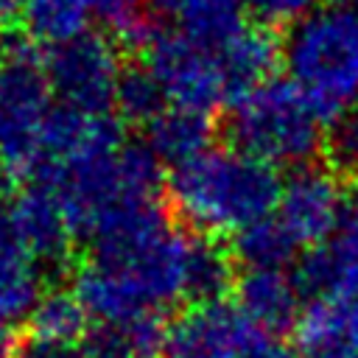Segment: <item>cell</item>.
<instances>
[{
	"mask_svg": "<svg viewBox=\"0 0 358 358\" xmlns=\"http://www.w3.org/2000/svg\"><path fill=\"white\" fill-rule=\"evenodd\" d=\"M282 179L241 148H207L168 176L173 213L199 235H238L277 210Z\"/></svg>",
	"mask_w": 358,
	"mask_h": 358,
	"instance_id": "1",
	"label": "cell"
},
{
	"mask_svg": "<svg viewBox=\"0 0 358 358\" xmlns=\"http://www.w3.org/2000/svg\"><path fill=\"white\" fill-rule=\"evenodd\" d=\"M282 62L313 112L336 123L358 103V8H310L291 25Z\"/></svg>",
	"mask_w": 358,
	"mask_h": 358,
	"instance_id": "2",
	"label": "cell"
},
{
	"mask_svg": "<svg viewBox=\"0 0 358 358\" xmlns=\"http://www.w3.org/2000/svg\"><path fill=\"white\" fill-rule=\"evenodd\" d=\"M322 117L288 78H268L229 106L227 134L235 148L274 165H310L324 143Z\"/></svg>",
	"mask_w": 358,
	"mask_h": 358,
	"instance_id": "3",
	"label": "cell"
},
{
	"mask_svg": "<svg viewBox=\"0 0 358 358\" xmlns=\"http://www.w3.org/2000/svg\"><path fill=\"white\" fill-rule=\"evenodd\" d=\"M45 56L28 36L0 48V157L20 176L39 157V131L50 112Z\"/></svg>",
	"mask_w": 358,
	"mask_h": 358,
	"instance_id": "4",
	"label": "cell"
},
{
	"mask_svg": "<svg viewBox=\"0 0 358 358\" xmlns=\"http://www.w3.org/2000/svg\"><path fill=\"white\" fill-rule=\"evenodd\" d=\"M143 67L159 84L168 106L210 115L229 103L215 45H204L179 28H157L143 48Z\"/></svg>",
	"mask_w": 358,
	"mask_h": 358,
	"instance_id": "5",
	"label": "cell"
},
{
	"mask_svg": "<svg viewBox=\"0 0 358 358\" xmlns=\"http://www.w3.org/2000/svg\"><path fill=\"white\" fill-rule=\"evenodd\" d=\"M50 92L59 103L87 115H103L115 103V87L123 73L117 45L103 34H84L45 56Z\"/></svg>",
	"mask_w": 358,
	"mask_h": 358,
	"instance_id": "6",
	"label": "cell"
},
{
	"mask_svg": "<svg viewBox=\"0 0 358 358\" xmlns=\"http://www.w3.org/2000/svg\"><path fill=\"white\" fill-rule=\"evenodd\" d=\"M347 196L338 176L322 165H302L282 179L274 215L302 246H322L341 224Z\"/></svg>",
	"mask_w": 358,
	"mask_h": 358,
	"instance_id": "7",
	"label": "cell"
},
{
	"mask_svg": "<svg viewBox=\"0 0 358 358\" xmlns=\"http://www.w3.org/2000/svg\"><path fill=\"white\" fill-rule=\"evenodd\" d=\"M257 333L235 302H190L165 324L162 358H241Z\"/></svg>",
	"mask_w": 358,
	"mask_h": 358,
	"instance_id": "8",
	"label": "cell"
},
{
	"mask_svg": "<svg viewBox=\"0 0 358 358\" xmlns=\"http://www.w3.org/2000/svg\"><path fill=\"white\" fill-rule=\"evenodd\" d=\"M11 221L36 260L42 277H59L67 268V255H70V241L73 229L64 215V207L56 196V190L42 187V185H25L14 204L8 207Z\"/></svg>",
	"mask_w": 358,
	"mask_h": 358,
	"instance_id": "9",
	"label": "cell"
},
{
	"mask_svg": "<svg viewBox=\"0 0 358 358\" xmlns=\"http://www.w3.org/2000/svg\"><path fill=\"white\" fill-rule=\"evenodd\" d=\"M235 305L260 333H277L299 322L302 291L285 268H246L235 280Z\"/></svg>",
	"mask_w": 358,
	"mask_h": 358,
	"instance_id": "10",
	"label": "cell"
},
{
	"mask_svg": "<svg viewBox=\"0 0 358 358\" xmlns=\"http://www.w3.org/2000/svg\"><path fill=\"white\" fill-rule=\"evenodd\" d=\"M42 271L25 249L11 213L0 207V322L17 324L31 319L42 299Z\"/></svg>",
	"mask_w": 358,
	"mask_h": 358,
	"instance_id": "11",
	"label": "cell"
},
{
	"mask_svg": "<svg viewBox=\"0 0 358 358\" xmlns=\"http://www.w3.org/2000/svg\"><path fill=\"white\" fill-rule=\"evenodd\" d=\"M296 336L308 358H358V296L310 299Z\"/></svg>",
	"mask_w": 358,
	"mask_h": 358,
	"instance_id": "12",
	"label": "cell"
},
{
	"mask_svg": "<svg viewBox=\"0 0 358 358\" xmlns=\"http://www.w3.org/2000/svg\"><path fill=\"white\" fill-rule=\"evenodd\" d=\"M215 50H218V62H221L227 92H229V106L246 92H252L255 87L266 84L277 59H282V48L271 36L268 25H260V22L241 25L235 34L218 42Z\"/></svg>",
	"mask_w": 358,
	"mask_h": 358,
	"instance_id": "13",
	"label": "cell"
},
{
	"mask_svg": "<svg viewBox=\"0 0 358 358\" xmlns=\"http://www.w3.org/2000/svg\"><path fill=\"white\" fill-rule=\"evenodd\" d=\"M213 120L204 112L182 109V106H165L148 126H145V145L148 151L162 162L179 168L190 162L193 157L213 148Z\"/></svg>",
	"mask_w": 358,
	"mask_h": 358,
	"instance_id": "14",
	"label": "cell"
},
{
	"mask_svg": "<svg viewBox=\"0 0 358 358\" xmlns=\"http://www.w3.org/2000/svg\"><path fill=\"white\" fill-rule=\"evenodd\" d=\"M165 347V322L137 316L129 322H98L78 341L81 358H157Z\"/></svg>",
	"mask_w": 358,
	"mask_h": 358,
	"instance_id": "15",
	"label": "cell"
},
{
	"mask_svg": "<svg viewBox=\"0 0 358 358\" xmlns=\"http://www.w3.org/2000/svg\"><path fill=\"white\" fill-rule=\"evenodd\" d=\"M90 17L87 0H22L20 8L25 36L48 50L84 36Z\"/></svg>",
	"mask_w": 358,
	"mask_h": 358,
	"instance_id": "16",
	"label": "cell"
},
{
	"mask_svg": "<svg viewBox=\"0 0 358 358\" xmlns=\"http://www.w3.org/2000/svg\"><path fill=\"white\" fill-rule=\"evenodd\" d=\"M232 257L213 238L193 235L190 257H187V299L190 302H213L224 299V294L235 285Z\"/></svg>",
	"mask_w": 358,
	"mask_h": 358,
	"instance_id": "17",
	"label": "cell"
},
{
	"mask_svg": "<svg viewBox=\"0 0 358 358\" xmlns=\"http://www.w3.org/2000/svg\"><path fill=\"white\" fill-rule=\"evenodd\" d=\"M296 249L299 243L274 213L232 238V255L246 268H285L294 260Z\"/></svg>",
	"mask_w": 358,
	"mask_h": 358,
	"instance_id": "18",
	"label": "cell"
},
{
	"mask_svg": "<svg viewBox=\"0 0 358 358\" xmlns=\"http://www.w3.org/2000/svg\"><path fill=\"white\" fill-rule=\"evenodd\" d=\"M241 11L243 6L238 0H179L171 8V14L179 20V31L204 45H218L246 25Z\"/></svg>",
	"mask_w": 358,
	"mask_h": 358,
	"instance_id": "19",
	"label": "cell"
},
{
	"mask_svg": "<svg viewBox=\"0 0 358 358\" xmlns=\"http://www.w3.org/2000/svg\"><path fill=\"white\" fill-rule=\"evenodd\" d=\"M87 319L90 316L73 291L53 288V291L42 294L28 324H31V336H36V338L76 347V341H81L87 333Z\"/></svg>",
	"mask_w": 358,
	"mask_h": 358,
	"instance_id": "20",
	"label": "cell"
},
{
	"mask_svg": "<svg viewBox=\"0 0 358 358\" xmlns=\"http://www.w3.org/2000/svg\"><path fill=\"white\" fill-rule=\"evenodd\" d=\"M92 17L109 31V39L123 48H145L157 25L148 14L145 0H87Z\"/></svg>",
	"mask_w": 358,
	"mask_h": 358,
	"instance_id": "21",
	"label": "cell"
},
{
	"mask_svg": "<svg viewBox=\"0 0 358 358\" xmlns=\"http://www.w3.org/2000/svg\"><path fill=\"white\" fill-rule=\"evenodd\" d=\"M115 115L123 123H143L148 126L165 106V95L154 76L140 64V67H123L117 87H115Z\"/></svg>",
	"mask_w": 358,
	"mask_h": 358,
	"instance_id": "22",
	"label": "cell"
},
{
	"mask_svg": "<svg viewBox=\"0 0 358 358\" xmlns=\"http://www.w3.org/2000/svg\"><path fill=\"white\" fill-rule=\"evenodd\" d=\"M327 151L336 168L358 176V106L341 115L327 134Z\"/></svg>",
	"mask_w": 358,
	"mask_h": 358,
	"instance_id": "23",
	"label": "cell"
},
{
	"mask_svg": "<svg viewBox=\"0 0 358 358\" xmlns=\"http://www.w3.org/2000/svg\"><path fill=\"white\" fill-rule=\"evenodd\" d=\"M243 8H249L260 25H277V22H296L310 11L313 0H238Z\"/></svg>",
	"mask_w": 358,
	"mask_h": 358,
	"instance_id": "24",
	"label": "cell"
},
{
	"mask_svg": "<svg viewBox=\"0 0 358 358\" xmlns=\"http://www.w3.org/2000/svg\"><path fill=\"white\" fill-rule=\"evenodd\" d=\"M11 358H81V350L73 347V344H56V341H48V338L28 336L17 344Z\"/></svg>",
	"mask_w": 358,
	"mask_h": 358,
	"instance_id": "25",
	"label": "cell"
},
{
	"mask_svg": "<svg viewBox=\"0 0 358 358\" xmlns=\"http://www.w3.org/2000/svg\"><path fill=\"white\" fill-rule=\"evenodd\" d=\"M241 358H302L299 350L277 333H257Z\"/></svg>",
	"mask_w": 358,
	"mask_h": 358,
	"instance_id": "26",
	"label": "cell"
},
{
	"mask_svg": "<svg viewBox=\"0 0 358 358\" xmlns=\"http://www.w3.org/2000/svg\"><path fill=\"white\" fill-rule=\"evenodd\" d=\"M20 341H22V338H17L14 324L0 322V358H11V352L17 350V344H20Z\"/></svg>",
	"mask_w": 358,
	"mask_h": 358,
	"instance_id": "27",
	"label": "cell"
},
{
	"mask_svg": "<svg viewBox=\"0 0 358 358\" xmlns=\"http://www.w3.org/2000/svg\"><path fill=\"white\" fill-rule=\"evenodd\" d=\"M8 187H11V168H8L6 159L0 157V199L8 193Z\"/></svg>",
	"mask_w": 358,
	"mask_h": 358,
	"instance_id": "28",
	"label": "cell"
},
{
	"mask_svg": "<svg viewBox=\"0 0 358 358\" xmlns=\"http://www.w3.org/2000/svg\"><path fill=\"white\" fill-rule=\"evenodd\" d=\"M324 6H338V8H358V0H324Z\"/></svg>",
	"mask_w": 358,
	"mask_h": 358,
	"instance_id": "29",
	"label": "cell"
},
{
	"mask_svg": "<svg viewBox=\"0 0 358 358\" xmlns=\"http://www.w3.org/2000/svg\"><path fill=\"white\" fill-rule=\"evenodd\" d=\"M154 3H157L159 8H165V11H171V8H173V6L179 3V0H154Z\"/></svg>",
	"mask_w": 358,
	"mask_h": 358,
	"instance_id": "30",
	"label": "cell"
},
{
	"mask_svg": "<svg viewBox=\"0 0 358 358\" xmlns=\"http://www.w3.org/2000/svg\"><path fill=\"white\" fill-rule=\"evenodd\" d=\"M352 196H355V199H358V185H355V190H352Z\"/></svg>",
	"mask_w": 358,
	"mask_h": 358,
	"instance_id": "31",
	"label": "cell"
}]
</instances>
